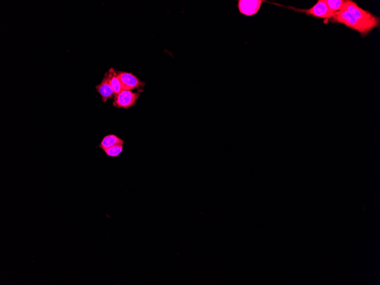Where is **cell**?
I'll return each mask as SVG.
<instances>
[{
  "label": "cell",
  "mask_w": 380,
  "mask_h": 285,
  "mask_svg": "<svg viewBox=\"0 0 380 285\" xmlns=\"http://www.w3.org/2000/svg\"><path fill=\"white\" fill-rule=\"evenodd\" d=\"M328 22L333 24L338 23L344 24L350 30L360 33L362 38H364L372 31L366 24L360 22L348 11L344 10L338 12Z\"/></svg>",
  "instance_id": "cell-1"
},
{
  "label": "cell",
  "mask_w": 380,
  "mask_h": 285,
  "mask_svg": "<svg viewBox=\"0 0 380 285\" xmlns=\"http://www.w3.org/2000/svg\"><path fill=\"white\" fill-rule=\"evenodd\" d=\"M342 10L348 11L355 18L362 22L366 24L372 30L375 28L380 27V16L372 14L368 10L362 9L358 5L356 2L351 1V0H346Z\"/></svg>",
  "instance_id": "cell-2"
},
{
  "label": "cell",
  "mask_w": 380,
  "mask_h": 285,
  "mask_svg": "<svg viewBox=\"0 0 380 285\" xmlns=\"http://www.w3.org/2000/svg\"><path fill=\"white\" fill-rule=\"evenodd\" d=\"M296 11L302 12L306 14L315 16L316 18H323L326 22L332 18L333 15L330 12L325 2V0H318L314 6L308 10H294Z\"/></svg>",
  "instance_id": "cell-3"
},
{
  "label": "cell",
  "mask_w": 380,
  "mask_h": 285,
  "mask_svg": "<svg viewBox=\"0 0 380 285\" xmlns=\"http://www.w3.org/2000/svg\"><path fill=\"white\" fill-rule=\"evenodd\" d=\"M264 2L263 0H238L237 8L241 14L252 16L258 13Z\"/></svg>",
  "instance_id": "cell-4"
},
{
  "label": "cell",
  "mask_w": 380,
  "mask_h": 285,
  "mask_svg": "<svg viewBox=\"0 0 380 285\" xmlns=\"http://www.w3.org/2000/svg\"><path fill=\"white\" fill-rule=\"evenodd\" d=\"M138 96V94L132 92L130 90H123L115 96L114 106L117 108H130L135 104Z\"/></svg>",
  "instance_id": "cell-5"
},
{
  "label": "cell",
  "mask_w": 380,
  "mask_h": 285,
  "mask_svg": "<svg viewBox=\"0 0 380 285\" xmlns=\"http://www.w3.org/2000/svg\"><path fill=\"white\" fill-rule=\"evenodd\" d=\"M120 80L123 90H131L144 85V82L140 81L134 74L126 72H118Z\"/></svg>",
  "instance_id": "cell-6"
},
{
  "label": "cell",
  "mask_w": 380,
  "mask_h": 285,
  "mask_svg": "<svg viewBox=\"0 0 380 285\" xmlns=\"http://www.w3.org/2000/svg\"><path fill=\"white\" fill-rule=\"evenodd\" d=\"M98 92L100 94L102 100L106 102L110 98L114 96V92L110 84L108 76L105 75L100 84L96 88Z\"/></svg>",
  "instance_id": "cell-7"
},
{
  "label": "cell",
  "mask_w": 380,
  "mask_h": 285,
  "mask_svg": "<svg viewBox=\"0 0 380 285\" xmlns=\"http://www.w3.org/2000/svg\"><path fill=\"white\" fill-rule=\"evenodd\" d=\"M108 76L110 84L114 92V96L120 93L123 90L122 86L118 74L114 69H110L109 72L106 74Z\"/></svg>",
  "instance_id": "cell-8"
},
{
  "label": "cell",
  "mask_w": 380,
  "mask_h": 285,
  "mask_svg": "<svg viewBox=\"0 0 380 285\" xmlns=\"http://www.w3.org/2000/svg\"><path fill=\"white\" fill-rule=\"evenodd\" d=\"M123 144V140L114 134H110L103 138L100 144H99V146L102 150H104L106 148L116 146V144Z\"/></svg>",
  "instance_id": "cell-9"
},
{
  "label": "cell",
  "mask_w": 380,
  "mask_h": 285,
  "mask_svg": "<svg viewBox=\"0 0 380 285\" xmlns=\"http://www.w3.org/2000/svg\"><path fill=\"white\" fill-rule=\"evenodd\" d=\"M346 0H325V2L332 14L334 15L338 12L344 8Z\"/></svg>",
  "instance_id": "cell-10"
},
{
  "label": "cell",
  "mask_w": 380,
  "mask_h": 285,
  "mask_svg": "<svg viewBox=\"0 0 380 285\" xmlns=\"http://www.w3.org/2000/svg\"><path fill=\"white\" fill-rule=\"evenodd\" d=\"M122 146L123 144H116V146L106 148V150H104L106 155L110 156V158H117L122 152Z\"/></svg>",
  "instance_id": "cell-11"
}]
</instances>
